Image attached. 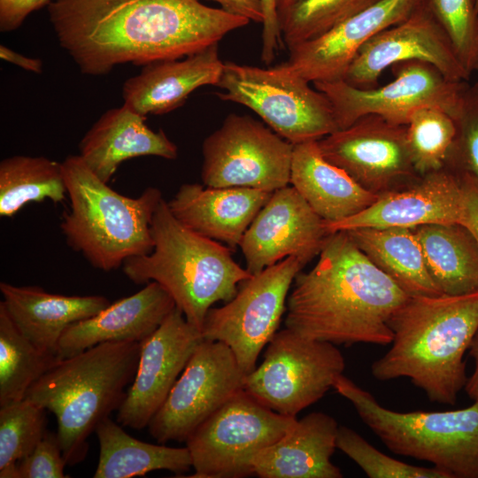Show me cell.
<instances>
[{
  "mask_svg": "<svg viewBox=\"0 0 478 478\" xmlns=\"http://www.w3.org/2000/svg\"><path fill=\"white\" fill-rule=\"evenodd\" d=\"M47 10L59 45L91 76L184 58L250 23L201 0H55Z\"/></svg>",
  "mask_w": 478,
  "mask_h": 478,
  "instance_id": "cell-1",
  "label": "cell"
},
{
  "mask_svg": "<svg viewBox=\"0 0 478 478\" xmlns=\"http://www.w3.org/2000/svg\"><path fill=\"white\" fill-rule=\"evenodd\" d=\"M319 255L294 280L285 328L335 345L390 344V320L410 296L345 231L329 234Z\"/></svg>",
  "mask_w": 478,
  "mask_h": 478,
  "instance_id": "cell-2",
  "label": "cell"
},
{
  "mask_svg": "<svg viewBox=\"0 0 478 478\" xmlns=\"http://www.w3.org/2000/svg\"><path fill=\"white\" fill-rule=\"evenodd\" d=\"M389 327L391 346L372 364L373 376L408 378L430 401L454 405L467 380L464 355L478 330V292L409 297Z\"/></svg>",
  "mask_w": 478,
  "mask_h": 478,
  "instance_id": "cell-3",
  "label": "cell"
},
{
  "mask_svg": "<svg viewBox=\"0 0 478 478\" xmlns=\"http://www.w3.org/2000/svg\"><path fill=\"white\" fill-rule=\"evenodd\" d=\"M150 230L152 250L126 260L122 271L135 284L161 285L188 322L201 331L212 305L231 300L251 274L235 261L229 247L181 223L164 198Z\"/></svg>",
  "mask_w": 478,
  "mask_h": 478,
  "instance_id": "cell-4",
  "label": "cell"
},
{
  "mask_svg": "<svg viewBox=\"0 0 478 478\" xmlns=\"http://www.w3.org/2000/svg\"><path fill=\"white\" fill-rule=\"evenodd\" d=\"M141 343L108 342L60 359L27 390L26 398L52 412L66 462H81L89 436L118 411L136 372Z\"/></svg>",
  "mask_w": 478,
  "mask_h": 478,
  "instance_id": "cell-5",
  "label": "cell"
},
{
  "mask_svg": "<svg viewBox=\"0 0 478 478\" xmlns=\"http://www.w3.org/2000/svg\"><path fill=\"white\" fill-rule=\"evenodd\" d=\"M61 164L70 206L60 229L72 250L104 272L152 250L150 223L163 199L159 189L149 187L130 197L99 179L80 155L68 156Z\"/></svg>",
  "mask_w": 478,
  "mask_h": 478,
  "instance_id": "cell-6",
  "label": "cell"
},
{
  "mask_svg": "<svg viewBox=\"0 0 478 478\" xmlns=\"http://www.w3.org/2000/svg\"><path fill=\"white\" fill-rule=\"evenodd\" d=\"M334 389L392 452L424 460L447 478H478V403L443 412H396L340 375Z\"/></svg>",
  "mask_w": 478,
  "mask_h": 478,
  "instance_id": "cell-7",
  "label": "cell"
},
{
  "mask_svg": "<svg viewBox=\"0 0 478 478\" xmlns=\"http://www.w3.org/2000/svg\"><path fill=\"white\" fill-rule=\"evenodd\" d=\"M282 64L260 68L225 62L216 95L256 112L293 145L318 141L339 129L333 106L321 91Z\"/></svg>",
  "mask_w": 478,
  "mask_h": 478,
  "instance_id": "cell-8",
  "label": "cell"
},
{
  "mask_svg": "<svg viewBox=\"0 0 478 478\" xmlns=\"http://www.w3.org/2000/svg\"><path fill=\"white\" fill-rule=\"evenodd\" d=\"M297 417L281 415L244 389L204 420L187 438L196 478H243L252 459L281 438Z\"/></svg>",
  "mask_w": 478,
  "mask_h": 478,
  "instance_id": "cell-9",
  "label": "cell"
},
{
  "mask_svg": "<svg viewBox=\"0 0 478 478\" xmlns=\"http://www.w3.org/2000/svg\"><path fill=\"white\" fill-rule=\"evenodd\" d=\"M344 368L335 344L285 328L267 343L261 364L246 374L243 389L271 410L297 417L334 387Z\"/></svg>",
  "mask_w": 478,
  "mask_h": 478,
  "instance_id": "cell-10",
  "label": "cell"
},
{
  "mask_svg": "<svg viewBox=\"0 0 478 478\" xmlns=\"http://www.w3.org/2000/svg\"><path fill=\"white\" fill-rule=\"evenodd\" d=\"M305 266L288 257L241 282L231 300L208 311L201 329L204 340L227 345L243 371L251 373L277 332L289 290Z\"/></svg>",
  "mask_w": 478,
  "mask_h": 478,
  "instance_id": "cell-11",
  "label": "cell"
},
{
  "mask_svg": "<svg viewBox=\"0 0 478 478\" xmlns=\"http://www.w3.org/2000/svg\"><path fill=\"white\" fill-rule=\"evenodd\" d=\"M293 147L258 120L229 114L203 142V184L274 192L290 183Z\"/></svg>",
  "mask_w": 478,
  "mask_h": 478,
  "instance_id": "cell-12",
  "label": "cell"
},
{
  "mask_svg": "<svg viewBox=\"0 0 478 478\" xmlns=\"http://www.w3.org/2000/svg\"><path fill=\"white\" fill-rule=\"evenodd\" d=\"M391 67L395 79L380 88L359 89L343 80L312 82L329 99L339 129L369 114L407 125L413 112L428 105L441 107L451 115L467 83L451 81L422 61H405Z\"/></svg>",
  "mask_w": 478,
  "mask_h": 478,
  "instance_id": "cell-13",
  "label": "cell"
},
{
  "mask_svg": "<svg viewBox=\"0 0 478 478\" xmlns=\"http://www.w3.org/2000/svg\"><path fill=\"white\" fill-rule=\"evenodd\" d=\"M245 376L227 345L203 340L150 420V436L158 443H185L204 420L243 389Z\"/></svg>",
  "mask_w": 478,
  "mask_h": 478,
  "instance_id": "cell-14",
  "label": "cell"
},
{
  "mask_svg": "<svg viewBox=\"0 0 478 478\" xmlns=\"http://www.w3.org/2000/svg\"><path fill=\"white\" fill-rule=\"evenodd\" d=\"M412 60L434 66L451 81H468L471 76L426 0H418L404 20L372 37L360 49L343 81L359 89L374 88L388 67Z\"/></svg>",
  "mask_w": 478,
  "mask_h": 478,
  "instance_id": "cell-15",
  "label": "cell"
},
{
  "mask_svg": "<svg viewBox=\"0 0 478 478\" xmlns=\"http://www.w3.org/2000/svg\"><path fill=\"white\" fill-rule=\"evenodd\" d=\"M406 125L369 114L317 141L323 157L365 189L382 194L417 173L406 139Z\"/></svg>",
  "mask_w": 478,
  "mask_h": 478,
  "instance_id": "cell-16",
  "label": "cell"
},
{
  "mask_svg": "<svg viewBox=\"0 0 478 478\" xmlns=\"http://www.w3.org/2000/svg\"><path fill=\"white\" fill-rule=\"evenodd\" d=\"M203 340L201 331L175 307L141 342L136 372L117 411V422L134 429L148 427Z\"/></svg>",
  "mask_w": 478,
  "mask_h": 478,
  "instance_id": "cell-17",
  "label": "cell"
},
{
  "mask_svg": "<svg viewBox=\"0 0 478 478\" xmlns=\"http://www.w3.org/2000/svg\"><path fill=\"white\" fill-rule=\"evenodd\" d=\"M328 235L325 220L293 186H286L272 193L239 247L245 268L254 275L288 257L306 265L320 253Z\"/></svg>",
  "mask_w": 478,
  "mask_h": 478,
  "instance_id": "cell-18",
  "label": "cell"
},
{
  "mask_svg": "<svg viewBox=\"0 0 478 478\" xmlns=\"http://www.w3.org/2000/svg\"><path fill=\"white\" fill-rule=\"evenodd\" d=\"M466 192L460 173L448 166L424 175L410 189L387 191L358 214L336 222H326L329 234L359 227L413 229L429 224H461L467 227Z\"/></svg>",
  "mask_w": 478,
  "mask_h": 478,
  "instance_id": "cell-19",
  "label": "cell"
},
{
  "mask_svg": "<svg viewBox=\"0 0 478 478\" xmlns=\"http://www.w3.org/2000/svg\"><path fill=\"white\" fill-rule=\"evenodd\" d=\"M418 0H380L326 34L289 49L288 69L309 82L343 80L360 49L404 20Z\"/></svg>",
  "mask_w": 478,
  "mask_h": 478,
  "instance_id": "cell-20",
  "label": "cell"
},
{
  "mask_svg": "<svg viewBox=\"0 0 478 478\" xmlns=\"http://www.w3.org/2000/svg\"><path fill=\"white\" fill-rule=\"evenodd\" d=\"M176 307L169 293L150 281L97 314L70 325L63 333L58 355L65 358L108 342H143Z\"/></svg>",
  "mask_w": 478,
  "mask_h": 478,
  "instance_id": "cell-21",
  "label": "cell"
},
{
  "mask_svg": "<svg viewBox=\"0 0 478 478\" xmlns=\"http://www.w3.org/2000/svg\"><path fill=\"white\" fill-rule=\"evenodd\" d=\"M272 193L244 187L184 183L167 204L185 227L235 250Z\"/></svg>",
  "mask_w": 478,
  "mask_h": 478,
  "instance_id": "cell-22",
  "label": "cell"
},
{
  "mask_svg": "<svg viewBox=\"0 0 478 478\" xmlns=\"http://www.w3.org/2000/svg\"><path fill=\"white\" fill-rule=\"evenodd\" d=\"M223 67L218 43L181 58L150 63L124 82V104L145 117L169 112L198 88L216 86Z\"/></svg>",
  "mask_w": 478,
  "mask_h": 478,
  "instance_id": "cell-23",
  "label": "cell"
},
{
  "mask_svg": "<svg viewBox=\"0 0 478 478\" xmlns=\"http://www.w3.org/2000/svg\"><path fill=\"white\" fill-rule=\"evenodd\" d=\"M145 119L123 104L106 111L81 140L80 157L103 181L108 183L120 165L133 158H177L175 143L162 129H150Z\"/></svg>",
  "mask_w": 478,
  "mask_h": 478,
  "instance_id": "cell-24",
  "label": "cell"
},
{
  "mask_svg": "<svg viewBox=\"0 0 478 478\" xmlns=\"http://www.w3.org/2000/svg\"><path fill=\"white\" fill-rule=\"evenodd\" d=\"M338 427L332 416L322 412L297 419L281 438L253 458V474L261 478L343 477L331 461Z\"/></svg>",
  "mask_w": 478,
  "mask_h": 478,
  "instance_id": "cell-25",
  "label": "cell"
},
{
  "mask_svg": "<svg viewBox=\"0 0 478 478\" xmlns=\"http://www.w3.org/2000/svg\"><path fill=\"white\" fill-rule=\"evenodd\" d=\"M0 291L1 302L18 329L38 349L54 355L70 325L97 314L111 304L100 295L65 296L5 281L0 282Z\"/></svg>",
  "mask_w": 478,
  "mask_h": 478,
  "instance_id": "cell-26",
  "label": "cell"
},
{
  "mask_svg": "<svg viewBox=\"0 0 478 478\" xmlns=\"http://www.w3.org/2000/svg\"><path fill=\"white\" fill-rule=\"evenodd\" d=\"M290 183L326 222L354 216L373 204L379 197L328 161L317 141L294 145Z\"/></svg>",
  "mask_w": 478,
  "mask_h": 478,
  "instance_id": "cell-27",
  "label": "cell"
},
{
  "mask_svg": "<svg viewBox=\"0 0 478 478\" xmlns=\"http://www.w3.org/2000/svg\"><path fill=\"white\" fill-rule=\"evenodd\" d=\"M345 232L365 255L410 297L443 295L428 269L412 229L359 227Z\"/></svg>",
  "mask_w": 478,
  "mask_h": 478,
  "instance_id": "cell-28",
  "label": "cell"
},
{
  "mask_svg": "<svg viewBox=\"0 0 478 478\" xmlns=\"http://www.w3.org/2000/svg\"><path fill=\"white\" fill-rule=\"evenodd\" d=\"M110 417L103 420L95 432L99 442V459L95 478H131L155 470H168L177 474L192 467L187 446L169 447L153 444L128 435Z\"/></svg>",
  "mask_w": 478,
  "mask_h": 478,
  "instance_id": "cell-29",
  "label": "cell"
},
{
  "mask_svg": "<svg viewBox=\"0 0 478 478\" xmlns=\"http://www.w3.org/2000/svg\"><path fill=\"white\" fill-rule=\"evenodd\" d=\"M428 269L450 296L478 292V240L461 224H429L412 229Z\"/></svg>",
  "mask_w": 478,
  "mask_h": 478,
  "instance_id": "cell-30",
  "label": "cell"
},
{
  "mask_svg": "<svg viewBox=\"0 0 478 478\" xmlns=\"http://www.w3.org/2000/svg\"><path fill=\"white\" fill-rule=\"evenodd\" d=\"M66 194L62 164L44 157L16 155L0 162V216L11 218L32 202L58 204Z\"/></svg>",
  "mask_w": 478,
  "mask_h": 478,
  "instance_id": "cell-31",
  "label": "cell"
},
{
  "mask_svg": "<svg viewBox=\"0 0 478 478\" xmlns=\"http://www.w3.org/2000/svg\"><path fill=\"white\" fill-rule=\"evenodd\" d=\"M60 359L33 344L0 302V406L24 399L29 388Z\"/></svg>",
  "mask_w": 478,
  "mask_h": 478,
  "instance_id": "cell-32",
  "label": "cell"
},
{
  "mask_svg": "<svg viewBox=\"0 0 478 478\" xmlns=\"http://www.w3.org/2000/svg\"><path fill=\"white\" fill-rule=\"evenodd\" d=\"M380 0H297L277 13L285 45L289 50L315 39Z\"/></svg>",
  "mask_w": 478,
  "mask_h": 478,
  "instance_id": "cell-33",
  "label": "cell"
},
{
  "mask_svg": "<svg viewBox=\"0 0 478 478\" xmlns=\"http://www.w3.org/2000/svg\"><path fill=\"white\" fill-rule=\"evenodd\" d=\"M406 139L414 169L428 174L445 166L457 128L451 115L438 106H423L411 115Z\"/></svg>",
  "mask_w": 478,
  "mask_h": 478,
  "instance_id": "cell-34",
  "label": "cell"
},
{
  "mask_svg": "<svg viewBox=\"0 0 478 478\" xmlns=\"http://www.w3.org/2000/svg\"><path fill=\"white\" fill-rule=\"evenodd\" d=\"M46 410L24 398L0 406V469L27 456L43 437Z\"/></svg>",
  "mask_w": 478,
  "mask_h": 478,
  "instance_id": "cell-35",
  "label": "cell"
},
{
  "mask_svg": "<svg viewBox=\"0 0 478 478\" xmlns=\"http://www.w3.org/2000/svg\"><path fill=\"white\" fill-rule=\"evenodd\" d=\"M336 448L370 478H447L434 466L409 465L381 452L355 430L345 426L338 427Z\"/></svg>",
  "mask_w": 478,
  "mask_h": 478,
  "instance_id": "cell-36",
  "label": "cell"
},
{
  "mask_svg": "<svg viewBox=\"0 0 478 478\" xmlns=\"http://www.w3.org/2000/svg\"><path fill=\"white\" fill-rule=\"evenodd\" d=\"M454 50L472 74L478 71V13L474 0H426Z\"/></svg>",
  "mask_w": 478,
  "mask_h": 478,
  "instance_id": "cell-37",
  "label": "cell"
},
{
  "mask_svg": "<svg viewBox=\"0 0 478 478\" xmlns=\"http://www.w3.org/2000/svg\"><path fill=\"white\" fill-rule=\"evenodd\" d=\"M457 134L445 166L478 182V81L466 84L451 113Z\"/></svg>",
  "mask_w": 478,
  "mask_h": 478,
  "instance_id": "cell-38",
  "label": "cell"
},
{
  "mask_svg": "<svg viewBox=\"0 0 478 478\" xmlns=\"http://www.w3.org/2000/svg\"><path fill=\"white\" fill-rule=\"evenodd\" d=\"M66 459L58 433L46 431L27 456L16 463L17 478H65Z\"/></svg>",
  "mask_w": 478,
  "mask_h": 478,
  "instance_id": "cell-39",
  "label": "cell"
},
{
  "mask_svg": "<svg viewBox=\"0 0 478 478\" xmlns=\"http://www.w3.org/2000/svg\"><path fill=\"white\" fill-rule=\"evenodd\" d=\"M51 0H0V31L19 28L33 12L48 5Z\"/></svg>",
  "mask_w": 478,
  "mask_h": 478,
  "instance_id": "cell-40",
  "label": "cell"
},
{
  "mask_svg": "<svg viewBox=\"0 0 478 478\" xmlns=\"http://www.w3.org/2000/svg\"><path fill=\"white\" fill-rule=\"evenodd\" d=\"M264 21L262 34V61L269 65L275 57L281 39V32L278 24L276 0H261Z\"/></svg>",
  "mask_w": 478,
  "mask_h": 478,
  "instance_id": "cell-41",
  "label": "cell"
},
{
  "mask_svg": "<svg viewBox=\"0 0 478 478\" xmlns=\"http://www.w3.org/2000/svg\"><path fill=\"white\" fill-rule=\"evenodd\" d=\"M218 3L226 12L263 23L264 12L261 0H212Z\"/></svg>",
  "mask_w": 478,
  "mask_h": 478,
  "instance_id": "cell-42",
  "label": "cell"
},
{
  "mask_svg": "<svg viewBox=\"0 0 478 478\" xmlns=\"http://www.w3.org/2000/svg\"><path fill=\"white\" fill-rule=\"evenodd\" d=\"M460 176L466 198L468 214L467 227L478 240V182L468 173L461 172Z\"/></svg>",
  "mask_w": 478,
  "mask_h": 478,
  "instance_id": "cell-43",
  "label": "cell"
},
{
  "mask_svg": "<svg viewBox=\"0 0 478 478\" xmlns=\"http://www.w3.org/2000/svg\"><path fill=\"white\" fill-rule=\"evenodd\" d=\"M0 57L3 60L12 63L27 71L35 73H41L42 72V62L41 59L23 56L5 45L0 46Z\"/></svg>",
  "mask_w": 478,
  "mask_h": 478,
  "instance_id": "cell-44",
  "label": "cell"
},
{
  "mask_svg": "<svg viewBox=\"0 0 478 478\" xmlns=\"http://www.w3.org/2000/svg\"><path fill=\"white\" fill-rule=\"evenodd\" d=\"M469 355L474 359V368L472 374L467 377L464 389L469 398L478 403V330L469 346Z\"/></svg>",
  "mask_w": 478,
  "mask_h": 478,
  "instance_id": "cell-45",
  "label": "cell"
},
{
  "mask_svg": "<svg viewBox=\"0 0 478 478\" xmlns=\"http://www.w3.org/2000/svg\"><path fill=\"white\" fill-rule=\"evenodd\" d=\"M297 0H276V9L277 13L281 11L285 10L291 4H293Z\"/></svg>",
  "mask_w": 478,
  "mask_h": 478,
  "instance_id": "cell-46",
  "label": "cell"
},
{
  "mask_svg": "<svg viewBox=\"0 0 478 478\" xmlns=\"http://www.w3.org/2000/svg\"><path fill=\"white\" fill-rule=\"evenodd\" d=\"M474 4H475V8L478 13V0H474Z\"/></svg>",
  "mask_w": 478,
  "mask_h": 478,
  "instance_id": "cell-47",
  "label": "cell"
}]
</instances>
